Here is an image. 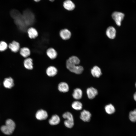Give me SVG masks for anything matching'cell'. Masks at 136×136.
Returning a JSON list of instances; mask_svg holds the SVG:
<instances>
[{
	"label": "cell",
	"instance_id": "6da1fadb",
	"mask_svg": "<svg viewBox=\"0 0 136 136\" xmlns=\"http://www.w3.org/2000/svg\"><path fill=\"white\" fill-rule=\"evenodd\" d=\"M80 62L79 58L76 56H72L66 60V65L67 68L70 72L79 74L83 72L84 69L82 66L78 65Z\"/></svg>",
	"mask_w": 136,
	"mask_h": 136
},
{
	"label": "cell",
	"instance_id": "7a4b0ae2",
	"mask_svg": "<svg viewBox=\"0 0 136 136\" xmlns=\"http://www.w3.org/2000/svg\"><path fill=\"white\" fill-rule=\"evenodd\" d=\"M15 127V124L14 122L12 120L9 119L6 120L5 125L1 127V129L4 134L10 135L14 131Z\"/></svg>",
	"mask_w": 136,
	"mask_h": 136
},
{
	"label": "cell",
	"instance_id": "3957f363",
	"mask_svg": "<svg viewBox=\"0 0 136 136\" xmlns=\"http://www.w3.org/2000/svg\"><path fill=\"white\" fill-rule=\"evenodd\" d=\"M62 117L66 119L64 121L65 126L67 128H72L74 125V121L73 116L70 112H65L62 115Z\"/></svg>",
	"mask_w": 136,
	"mask_h": 136
},
{
	"label": "cell",
	"instance_id": "277c9868",
	"mask_svg": "<svg viewBox=\"0 0 136 136\" xmlns=\"http://www.w3.org/2000/svg\"><path fill=\"white\" fill-rule=\"evenodd\" d=\"M24 19V21L29 23L31 22L33 23L35 21V15L32 12L28 9L24 10L22 15Z\"/></svg>",
	"mask_w": 136,
	"mask_h": 136
},
{
	"label": "cell",
	"instance_id": "5b68a950",
	"mask_svg": "<svg viewBox=\"0 0 136 136\" xmlns=\"http://www.w3.org/2000/svg\"><path fill=\"white\" fill-rule=\"evenodd\" d=\"M112 16L116 24L118 26H120L124 17V14L121 12H115L112 13Z\"/></svg>",
	"mask_w": 136,
	"mask_h": 136
},
{
	"label": "cell",
	"instance_id": "8992f818",
	"mask_svg": "<svg viewBox=\"0 0 136 136\" xmlns=\"http://www.w3.org/2000/svg\"><path fill=\"white\" fill-rule=\"evenodd\" d=\"M59 35L62 40L66 41L70 38L71 36V33L68 29L64 28L60 30L59 32Z\"/></svg>",
	"mask_w": 136,
	"mask_h": 136
},
{
	"label": "cell",
	"instance_id": "52a82bcc",
	"mask_svg": "<svg viewBox=\"0 0 136 136\" xmlns=\"http://www.w3.org/2000/svg\"><path fill=\"white\" fill-rule=\"evenodd\" d=\"M46 54L48 57L52 60L56 59L58 56V53L57 51L52 47L49 48L47 49Z\"/></svg>",
	"mask_w": 136,
	"mask_h": 136
},
{
	"label": "cell",
	"instance_id": "ba28073f",
	"mask_svg": "<svg viewBox=\"0 0 136 136\" xmlns=\"http://www.w3.org/2000/svg\"><path fill=\"white\" fill-rule=\"evenodd\" d=\"M27 32L28 37L31 39H34L38 37L39 33L37 29L34 27H31L29 28Z\"/></svg>",
	"mask_w": 136,
	"mask_h": 136
},
{
	"label": "cell",
	"instance_id": "9c48e42d",
	"mask_svg": "<svg viewBox=\"0 0 136 136\" xmlns=\"http://www.w3.org/2000/svg\"><path fill=\"white\" fill-rule=\"evenodd\" d=\"M48 114L45 110L40 109L38 110L36 114V118L38 120H42L46 119L48 117Z\"/></svg>",
	"mask_w": 136,
	"mask_h": 136
},
{
	"label": "cell",
	"instance_id": "30bf717a",
	"mask_svg": "<svg viewBox=\"0 0 136 136\" xmlns=\"http://www.w3.org/2000/svg\"><path fill=\"white\" fill-rule=\"evenodd\" d=\"M91 116V114L89 111L84 110L81 113L80 118L84 122H88L90 120Z\"/></svg>",
	"mask_w": 136,
	"mask_h": 136
},
{
	"label": "cell",
	"instance_id": "8fae6325",
	"mask_svg": "<svg viewBox=\"0 0 136 136\" xmlns=\"http://www.w3.org/2000/svg\"><path fill=\"white\" fill-rule=\"evenodd\" d=\"M86 93L88 98L90 99H92L97 95L98 92L97 89L93 87H91L87 89Z\"/></svg>",
	"mask_w": 136,
	"mask_h": 136
},
{
	"label": "cell",
	"instance_id": "7c38bea8",
	"mask_svg": "<svg viewBox=\"0 0 136 136\" xmlns=\"http://www.w3.org/2000/svg\"><path fill=\"white\" fill-rule=\"evenodd\" d=\"M116 31L113 26H110L107 29L106 33L107 36L110 39H113L115 38L116 36Z\"/></svg>",
	"mask_w": 136,
	"mask_h": 136
},
{
	"label": "cell",
	"instance_id": "4fadbf2b",
	"mask_svg": "<svg viewBox=\"0 0 136 136\" xmlns=\"http://www.w3.org/2000/svg\"><path fill=\"white\" fill-rule=\"evenodd\" d=\"M24 65L27 69L32 70L33 68V63L32 59L30 57L26 58L23 62Z\"/></svg>",
	"mask_w": 136,
	"mask_h": 136
},
{
	"label": "cell",
	"instance_id": "5bb4252c",
	"mask_svg": "<svg viewBox=\"0 0 136 136\" xmlns=\"http://www.w3.org/2000/svg\"><path fill=\"white\" fill-rule=\"evenodd\" d=\"M57 69L53 66H50L48 67L46 71L47 75L50 77L55 76L57 74Z\"/></svg>",
	"mask_w": 136,
	"mask_h": 136
},
{
	"label": "cell",
	"instance_id": "9a60e30c",
	"mask_svg": "<svg viewBox=\"0 0 136 136\" xmlns=\"http://www.w3.org/2000/svg\"><path fill=\"white\" fill-rule=\"evenodd\" d=\"M91 73L94 77L99 78L102 73L100 69L97 66H94L91 70Z\"/></svg>",
	"mask_w": 136,
	"mask_h": 136
},
{
	"label": "cell",
	"instance_id": "2e32d148",
	"mask_svg": "<svg viewBox=\"0 0 136 136\" xmlns=\"http://www.w3.org/2000/svg\"><path fill=\"white\" fill-rule=\"evenodd\" d=\"M3 85L6 88L10 89L14 85V81L11 77L5 78L3 82Z\"/></svg>",
	"mask_w": 136,
	"mask_h": 136
},
{
	"label": "cell",
	"instance_id": "e0dca14e",
	"mask_svg": "<svg viewBox=\"0 0 136 136\" xmlns=\"http://www.w3.org/2000/svg\"><path fill=\"white\" fill-rule=\"evenodd\" d=\"M69 87L67 83L64 82H60L58 85V88L60 92L65 93L67 92L69 90Z\"/></svg>",
	"mask_w": 136,
	"mask_h": 136
},
{
	"label": "cell",
	"instance_id": "ac0fdd59",
	"mask_svg": "<svg viewBox=\"0 0 136 136\" xmlns=\"http://www.w3.org/2000/svg\"><path fill=\"white\" fill-rule=\"evenodd\" d=\"M20 53L23 57L27 58L30 55L31 51L30 49L28 47H24L20 49Z\"/></svg>",
	"mask_w": 136,
	"mask_h": 136
},
{
	"label": "cell",
	"instance_id": "d6986e66",
	"mask_svg": "<svg viewBox=\"0 0 136 136\" xmlns=\"http://www.w3.org/2000/svg\"><path fill=\"white\" fill-rule=\"evenodd\" d=\"M9 47L12 52H16L20 49V45L19 43L14 41L9 44Z\"/></svg>",
	"mask_w": 136,
	"mask_h": 136
},
{
	"label": "cell",
	"instance_id": "ffe728a7",
	"mask_svg": "<svg viewBox=\"0 0 136 136\" xmlns=\"http://www.w3.org/2000/svg\"><path fill=\"white\" fill-rule=\"evenodd\" d=\"M63 6L65 9L69 11L73 10L75 7L74 4L70 0L64 1L63 3Z\"/></svg>",
	"mask_w": 136,
	"mask_h": 136
},
{
	"label": "cell",
	"instance_id": "44dd1931",
	"mask_svg": "<svg viewBox=\"0 0 136 136\" xmlns=\"http://www.w3.org/2000/svg\"><path fill=\"white\" fill-rule=\"evenodd\" d=\"M83 92L80 88H77L74 89L72 94V96L74 98L79 100L81 99L82 96Z\"/></svg>",
	"mask_w": 136,
	"mask_h": 136
},
{
	"label": "cell",
	"instance_id": "7402d4cb",
	"mask_svg": "<svg viewBox=\"0 0 136 136\" xmlns=\"http://www.w3.org/2000/svg\"><path fill=\"white\" fill-rule=\"evenodd\" d=\"M60 121V119L58 116L57 115H52L49 119V122L51 125H55L58 124Z\"/></svg>",
	"mask_w": 136,
	"mask_h": 136
},
{
	"label": "cell",
	"instance_id": "603a6c76",
	"mask_svg": "<svg viewBox=\"0 0 136 136\" xmlns=\"http://www.w3.org/2000/svg\"><path fill=\"white\" fill-rule=\"evenodd\" d=\"M106 112L108 114H111L115 112V109L114 106L112 104H110L106 105L105 107Z\"/></svg>",
	"mask_w": 136,
	"mask_h": 136
},
{
	"label": "cell",
	"instance_id": "cb8c5ba5",
	"mask_svg": "<svg viewBox=\"0 0 136 136\" xmlns=\"http://www.w3.org/2000/svg\"><path fill=\"white\" fill-rule=\"evenodd\" d=\"M82 104L80 101H74L72 104V108L77 110H81L82 108Z\"/></svg>",
	"mask_w": 136,
	"mask_h": 136
},
{
	"label": "cell",
	"instance_id": "d4e9b609",
	"mask_svg": "<svg viewBox=\"0 0 136 136\" xmlns=\"http://www.w3.org/2000/svg\"><path fill=\"white\" fill-rule=\"evenodd\" d=\"M129 118L130 120L132 122H136V109L133 111H130L129 114Z\"/></svg>",
	"mask_w": 136,
	"mask_h": 136
},
{
	"label": "cell",
	"instance_id": "484cf974",
	"mask_svg": "<svg viewBox=\"0 0 136 136\" xmlns=\"http://www.w3.org/2000/svg\"><path fill=\"white\" fill-rule=\"evenodd\" d=\"M8 47L7 43L4 41L0 42V51H4Z\"/></svg>",
	"mask_w": 136,
	"mask_h": 136
},
{
	"label": "cell",
	"instance_id": "4316f807",
	"mask_svg": "<svg viewBox=\"0 0 136 136\" xmlns=\"http://www.w3.org/2000/svg\"><path fill=\"white\" fill-rule=\"evenodd\" d=\"M133 98L134 100L136 101V92L133 95Z\"/></svg>",
	"mask_w": 136,
	"mask_h": 136
},
{
	"label": "cell",
	"instance_id": "83f0119b",
	"mask_svg": "<svg viewBox=\"0 0 136 136\" xmlns=\"http://www.w3.org/2000/svg\"><path fill=\"white\" fill-rule=\"evenodd\" d=\"M36 2H38L40 1L41 0H34Z\"/></svg>",
	"mask_w": 136,
	"mask_h": 136
},
{
	"label": "cell",
	"instance_id": "f1b7e54d",
	"mask_svg": "<svg viewBox=\"0 0 136 136\" xmlns=\"http://www.w3.org/2000/svg\"><path fill=\"white\" fill-rule=\"evenodd\" d=\"M50 1H51V2H53V1L54 0H49Z\"/></svg>",
	"mask_w": 136,
	"mask_h": 136
},
{
	"label": "cell",
	"instance_id": "f546056e",
	"mask_svg": "<svg viewBox=\"0 0 136 136\" xmlns=\"http://www.w3.org/2000/svg\"><path fill=\"white\" fill-rule=\"evenodd\" d=\"M135 87H136V83H135Z\"/></svg>",
	"mask_w": 136,
	"mask_h": 136
}]
</instances>
